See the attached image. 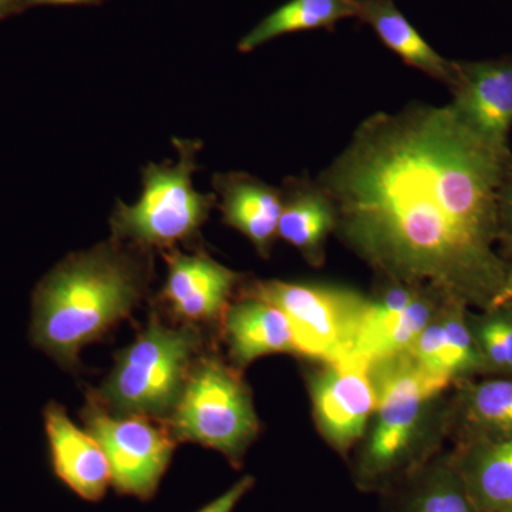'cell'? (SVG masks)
Here are the masks:
<instances>
[{"instance_id": "cell-1", "label": "cell", "mask_w": 512, "mask_h": 512, "mask_svg": "<svg viewBox=\"0 0 512 512\" xmlns=\"http://www.w3.org/2000/svg\"><path fill=\"white\" fill-rule=\"evenodd\" d=\"M510 150L485 141L451 107L375 113L318 175L338 224L377 264L483 298L507 274L494 251Z\"/></svg>"}, {"instance_id": "cell-2", "label": "cell", "mask_w": 512, "mask_h": 512, "mask_svg": "<svg viewBox=\"0 0 512 512\" xmlns=\"http://www.w3.org/2000/svg\"><path fill=\"white\" fill-rule=\"evenodd\" d=\"M146 254L111 238L56 265L33 292L32 345L66 369L76 366L80 350L128 318L143 298Z\"/></svg>"}, {"instance_id": "cell-3", "label": "cell", "mask_w": 512, "mask_h": 512, "mask_svg": "<svg viewBox=\"0 0 512 512\" xmlns=\"http://www.w3.org/2000/svg\"><path fill=\"white\" fill-rule=\"evenodd\" d=\"M173 143L177 161L148 164L140 198L133 205L117 204L110 220L114 241L141 251L168 252L191 244L200 235L217 195L202 194L194 187L200 141L175 138Z\"/></svg>"}, {"instance_id": "cell-4", "label": "cell", "mask_w": 512, "mask_h": 512, "mask_svg": "<svg viewBox=\"0 0 512 512\" xmlns=\"http://www.w3.org/2000/svg\"><path fill=\"white\" fill-rule=\"evenodd\" d=\"M200 346V333L194 326L171 328L153 319L119 353L113 372L93 399L114 414H138L156 420L170 417Z\"/></svg>"}, {"instance_id": "cell-5", "label": "cell", "mask_w": 512, "mask_h": 512, "mask_svg": "<svg viewBox=\"0 0 512 512\" xmlns=\"http://www.w3.org/2000/svg\"><path fill=\"white\" fill-rule=\"evenodd\" d=\"M170 419L175 440L220 451L234 464L258 433L247 386L214 359L194 363Z\"/></svg>"}, {"instance_id": "cell-6", "label": "cell", "mask_w": 512, "mask_h": 512, "mask_svg": "<svg viewBox=\"0 0 512 512\" xmlns=\"http://www.w3.org/2000/svg\"><path fill=\"white\" fill-rule=\"evenodd\" d=\"M251 296L274 305L291 326L296 352L328 365L349 359L367 301L326 286L258 282Z\"/></svg>"}, {"instance_id": "cell-7", "label": "cell", "mask_w": 512, "mask_h": 512, "mask_svg": "<svg viewBox=\"0 0 512 512\" xmlns=\"http://www.w3.org/2000/svg\"><path fill=\"white\" fill-rule=\"evenodd\" d=\"M377 366V426L360 467L367 483L382 480L406 454L421 406L441 392L451 377L430 372L409 352L372 363Z\"/></svg>"}, {"instance_id": "cell-8", "label": "cell", "mask_w": 512, "mask_h": 512, "mask_svg": "<svg viewBox=\"0 0 512 512\" xmlns=\"http://www.w3.org/2000/svg\"><path fill=\"white\" fill-rule=\"evenodd\" d=\"M83 420L104 451L116 493L153 500L173 460L177 440L171 430L151 417L111 414L94 399L84 409Z\"/></svg>"}, {"instance_id": "cell-9", "label": "cell", "mask_w": 512, "mask_h": 512, "mask_svg": "<svg viewBox=\"0 0 512 512\" xmlns=\"http://www.w3.org/2000/svg\"><path fill=\"white\" fill-rule=\"evenodd\" d=\"M448 106L468 128L504 150L512 127V56L454 62Z\"/></svg>"}, {"instance_id": "cell-10", "label": "cell", "mask_w": 512, "mask_h": 512, "mask_svg": "<svg viewBox=\"0 0 512 512\" xmlns=\"http://www.w3.org/2000/svg\"><path fill=\"white\" fill-rule=\"evenodd\" d=\"M313 403L326 439L346 450L362 436L377 407L372 365L357 357L329 365L313 384Z\"/></svg>"}, {"instance_id": "cell-11", "label": "cell", "mask_w": 512, "mask_h": 512, "mask_svg": "<svg viewBox=\"0 0 512 512\" xmlns=\"http://www.w3.org/2000/svg\"><path fill=\"white\" fill-rule=\"evenodd\" d=\"M167 262L160 299L184 325L210 322L227 312L229 296L239 276L205 252H164Z\"/></svg>"}, {"instance_id": "cell-12", "label": "cell", "mask_w": 512, "mask_h": 512, "mask_svg": "<svg viewBox=\"0 0 512 512\" xmlns=\"http://www.w3.org/2000/svg\"><path fill=\"white\" fill-rule=\"evenodd\" d=\"M43 424L53 476L87 503H99L111 484L109 463L100 444L89 431L80 430L59 403L46 404Z\"/></svg>"}, {"instance_id": "cell-13", "label": "cell", "mask_w": 512, "mask_h": 512, "mask_svg": "<svg viewBox=\"0 0 512 512\" xmlns=\"http://www.w3.org/2000/svg\"><path fill=\"white\" fill-rule=\"evenodd\" d=\"M212 185L214 194L220 197V202H217L225 224L245 235L259 254L268 255L278 237L281 188L237 171L214 175Z\"/></svg>"}, {"instance_id": "cell-14", "label": "cell", "mask_w": 512, "mask_h": 512, "mask_svg": "<svg viewBox=\"0 0 512 512\" xmlns=\"http://www.w3.org/2000/svg\"><path fill=\"white\" fill-rule=\"evenodd\" d=\"M357 20L369 26L377 39L407 66L450 86L454 62L440 55L397 8L394 0H356Z\"/></svg>"}, {"instance_id": "cell-15", "label": "cell", "mask_w": 512, "mask_h": 512, "mask_svg": "<svg viewBox=\"0 0 512 512\" xmlns=\"http://www.w3.org/2000/svg\"><path fill=\"white\" fill-rule=\"evenodd\" d=\"M281 192L278 237L318 261L323 242L338 224L335 205L318 181L309 178H288Z\"/></svg>"}, {"instance_id": "cell-16", "label": "cell", "mask_w": 512, "mask_h": 512, "mask_svg": "<svg viewBox=\"0 0 512 512\" xmlns=\"http://www.w3.org/2000/svg\"><path fill=\"white\" fill-rule=\"evenodd\" d=\"M224 329L232 356L244 365L261 356L296 352L284 313L255 296L225 312Z\"/></svg>"}, {"instance_id": "cell-17", "label": "cell", "mask_w": 512, "mask_h": 512, "mask_svg": "<svg viewBox=\"0 0 512 512\" xmlns=\"http://www.w3.org/2000/svg\"><path fill=\"white\" fill-rule=\"evenodd\" d=\"M357 18L356 0H288L269 13L238 42L241 53L293 33L328 30L333 32L343 20Z\"/></svg>"}, {"instance_id": "cell-18", "label": "cell", "mask_w": 512, "mask_h": 512, "mask_svg": "<svg viewBox=\"0 0 512 512\" xmlns=\"http://www.w3.org/2000/svg\"><path fill=\"white\" fill-rule=\"evenodd\" d=\"M457 473L481 512L512 508V436L477 448Z\"/></svg>"}, {"instance_id": "cell-19", "label": "cell", "mask_w": 512, "mask_h": 512, "mask_svg": "<svg viewBox=\"0 0 512 512\" xmlns=\"http://www.w3.org/2000/svg\"><path fill=\"white\" fill-rule=\"evenodd\" d=\"M406 352L430 372L448 377L483 363L476 340L460 319L427 326Z\"/></svg>"}, {"instance_id": "cell-20", "label": "cell", "mask_w": 512, "mask_h": 512, "mask_svg": "<svg viewBox=\"0 0 512 512\" xmlns=\"http://www.w3.org/2000/svg\"><path fill=\"white\" fill-rule=\"evenodd\" d=\"M402 512H481L457 471L439 470L414 488Z\"/></svg>"}, {"instance_id": "cell-21", "label": "cell", "mask_w": 512, "mask_h": 512, "mask_svg": "<svg viewBox=\"0 0 512 512\" xmlns=\"http://www.w3.org/2000/svg\"><path fill=\"white\" fill-rule=\"evenodd\" d=\"M430 309L423 301L414 299L392 328L370 346L367 350L365 359L372 363L387 359L390 356L399 355L406 352L413 345L417 336L429 326Z\"/></svg>"}, {"instance_id": "cell-22", "label": "cell", "mask_w": 512, "mask_h": 512, "mask_svg": "<svg viewBox=\"0 0 512 512\" xmlns=\"http://www.w3.org/2000/svg\"><path fill=\"white\" fill-rule=\"evenodd\" d=\"M471 412L485 426L512 436V382L493 380L480 384L471 397Z\"/></svg>"}, {"instance_id": "cell-23", "label": "cell", "mask_w": 512, "mask_h": 512, "mask_svg": "<svg viewBox=\"0 0 512 512\" xmlns=\"http://www.w3.org/2000/svg\"><path fill=\"white\" fill-rule=\"evenodd\" d=\"M478 350L491 366L512 372V318L495 316L478 328Z\"/></svg>"}, {"instance_id": "cell-24", "label": "cell", "mask_w": 512, "mask_h": 512, "mask_svg": "<svg viewBox=\"0 0 512 512\" xmlns=\"http://www.w3.org/2000/svg\"><path fill=\"white\" fill-rule=\"evenodd\" d=\"M254 484V477H242L231 488H228L224 494L212 500L210 504L205 505L198 512H232L239 504V501L252 490Z\"/></svg>"}, {"instance_id": "cell-25", "label": "cell", "mask_w": 512, "mask_h": 512, "mask_svg": "<svg viewBox=\"0 0 512 512\" xmlns=\"http://www.w3.org/2000/svg\"><path fill=\"white\" fill-rule=\"evenodd\" d=\"M498 218H500L501 237L512 239V167L501 188L500 202H498Z\"/></svg>"}, {"instance_id": "cell-26", "label": "cell", "mask_w": 512, "mask_h": 512, "mask_svg": "<svg viewBox=\"0 0 512 512\" xmlns=\"http://www.w3.org/2000/svg\"><path fill=\"white\" fill-rule=\"evenodd\" d=\"M33 3H53V5H80V3H94L99 0H30Z\"/></svg>"}, {"instance_id": "cell-27", "label": "cell", "mask_w": 512, "mask_h": 512, "mask_svg": "<svg viewBox=\"0 0 512 512\" xmlns=\"http://www.w3.org/2000/svg\"><path fill=\"white\" fill-rule=\"evenodd\" d=\"M504 289H508V291H511V289H512V274H511L510 278H507V281H505Z\"/></svg>"}, {"instance_id": "cell-28", "label": "cell", "mask_w": 512, "mask_h": 512, "mask_svg": "<svg viewBox=\"0 0 512 512\" xmlns=\"http://www.w3.org/2000/svg\"><path fill=\"white\" fill-rule=\"evenodd\" d=\"M6 2H8V0H0V10L5 8Z\"/></svg>"}, {"instance_id": "cell-29", "label": "cell", "mask_w": 512, "mask_h": 512, "mask_svg": "<svg viewBox=\"0 0 512 512\" xmlns=\"http://www.w3.org/2000/svg\"><path fill=\"white\" fill-rule=\"evenodd\" d=\"M501 512H512V508H508V510H504V511H501Z\"/></svg>"}]
</instances>
